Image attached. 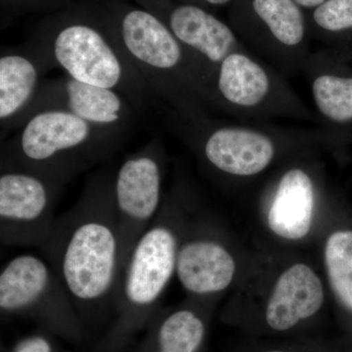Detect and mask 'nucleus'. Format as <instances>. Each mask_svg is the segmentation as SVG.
<instances>
[{
	"instance_id": "f257e3e1",
	"label": "nucleus",
	"mask_w": 352,
	"mask_h": 352,
	"mask_svg": "<svg viewBox=\"0 0 352 352\" xmlns=\"http://www.w3.org/2000/svg\"><path fill=\"white\" fill-rule=\"evenodd\" d=\"M113 180L106 173L90 178L75 205L56 217L39 248L80 315L113 305L122 276Z\"/></svg>"
},
{
	"instance_id": "f03ea898",
	"label": "nucleus",
	"mask_w": 352,
	"mask_h": 352,
	"mask_svg": "<svg viewBox=\"0 0 352 352\" xmlns=\"http://www.w3.org/2000/svg\"><path fill=\"white\" fill-rule=\"evenodd\" d=\"M31 38L67 76L116 90L138 113L156 98L132 64L102 0L75 2L50 14L38 23Z\"/></svg>"
},
{
	"instance_id": "7ed1b4c3",
	"label": "nucleus",
	"mask_w": 352,
	"mask_h": 352,
	"mask_svg": "<svg viewBox=\"0 0 352 352\" xmlns=\"http://www.w3.org/2000/svg\"><path fill=\"white\" fill-rule=\"evenodd\" d=\"M120 41L156 98L190 120L205 119L210 95L193 60L159 16L122 0H102Z\"/></svg>"
},
{
	"instance_id": "20e7f679",
	"label": "nucleus",
	"mask_w": 352,
	"mask_h": 352,
	"mask_svg": "<svg viewBox=\"0 0 352 352\" xmlns=\"http://www.w3.org/2000/svg\"><path fill=\"white\" fill-rule=\"evenodd\" d=\"M166 126L208 170L230 179L256 177L285 155L320 148L327 141L320 129L227 124L210 117L190 120L170 109Z\"/></svg>"
},
{
	"instance_id": "39448f33",
	"label": "nucleus",
	"mask_w": 352,
	"mask_h": 352,
	"mask_svg": "<svg viewBox=\"0 0 352 352\" xmlns=\"http://www.w3.org/2000/svg\"><path fill=\"white\" fill-rule=\"evenodd\" d=\"M129 134L63 111H43L2 141L0 166L32 171L67 184L113 156Z\"/></svg>"
},
{
	"instance_id": "423d86ee",
	"label": "nucleus",
	"mask_w": 352,
	"mask_h": 352,
	"mask_svg": "<svg viewBox=\"0 0 352 352\" xmlns=\"http://www.w3.org/2000/svg\"><path fill=\"white\" fill-rule=\"evenodd\" d=\"M176 196L164 197L149 228L142 234L120 276L115 305L119 320L113 344H120L153 314L175 274L183 236L182 217Z\"/></svg>"
},
{
	"instance_id": "0eeeda50",
	"label": "nucleus",
	"mask_w": 352,
	"mask_h": 352,
	"mask_svg": "<svg viewBox=\"0 0 352 352\" xmlns=\"http://www.w3.org/2000/svg\"><path fill=\"white\" fill-rule=\"evenodd\" d=\"M283 74L247 47L230 53L215 72L212 109L240 120L319 122Z\"/></svg>"
},
{
	"instance_id": "6e6552de",
	"label": "nucleus",
	"mask_w": 352,
	"mask_h": 352,
	"mask_svg": "<svg viewBox=\"0 0 352 352\" xmlns=\"http://www.w3.org/2000/svg\"><path fill=\"white\" fill-rule=\"evenodd\" d=\"M0 310L32 317L67 337L80 333L75 303L50 264L34 254H20L2 267Z\"/></svg>"
},
{
	"instance_id": "1a4fd4ad",
	"label": "nucleus",
	"mask_w": 352,
	"mask_h": 352,
	"mask_svg": "<svg viewBox=\"0 0 352 352\" xmlns=\"http://www.w3.org/2000/svg\"><path fill=\"white\" fill-rule=\"evenodd\" d=\"M235 22L243 44L256 56L284 76L302 72L309 55L307 22L294 0H247L236 9Z\"/></svg>"
},
{
	"instance_id": "9d476101",
	"label": "nucleus",
	"mask_w": 352,
	"mask_h": 352,
	"mask_svg": "<svg viewBox=\"0 0 352 352\" xmlns=\"http://www.w3.org/2000/svg\"><path fill=\"white\" fill-rule=\"evenodd\" d=\"M166 152L159 138L129 155L113 180V201L122 243V271L134 245L164 203Z\"/></svg>"
},
{
	"instance_id": "9b49d317",
	"label": "nucleus",
	"mask_w": 352,
	"mask_h": 352,
	"mask_svg": "<svg viewBox=\"0 0 352 352\" xmlns=\"http://www.w3.org/2000/svg\"><path fill=\"white\" fill-rule=\"evenodd\" d=\"M64 183L11 166H0V242L41 247L54 226Z\"/></svg>"
},
{
	"instance_id": "f8f14e48",
	"label": "nucleus",
	"mask_w": 352,
	"mask_h": 352,
	"mask_svg": "<svg viewBox=\"0 0 352 352\" xmlns=\"http://www.w3.org/2000/svg\"><path fill=\"white\" fill-rule=\"evenodd\" d=\"M50 110L72 113L97 126L127 132L138 113L116 90L87 85L66 75L41 82L34 100L18 120L16 131L36 113Z\"/></svg>"
},
{
	"instance_id": "ddd939ff",
	"label": "nucleus",
	"mask_w": 352,
	"mask_h": 352,
	"mask_svg": "<svg viewBox=\"0 0 352 352\" xmlns=\"http://www.w3.org/2000/svg\"><path fill=\"white\" fill-rule=\"evenodd\" d=\"M173 36L187 51L203 78L210 95L215 72L230 53L245 46L233 28L208 9L195 4L171 3L161 15Z\"/></svg>"
},
{
	"instance_id": "4468645a",
	"label": "nucleus",
	"mask_w": 352,
	"mask_h": 352,
	"mask_svg": "<svg viewBox=\"0 0 352 352\" xmlns=\"http://www.w3.org/2000/svg\"><path fill=\"white\" fill-rule=\"evenodd\" d=\"M56 68L31 38L0 50V132L2 141L16 131L18 120L38 94L44 76Z\"/></svg>"
},
{
	"instance_id": "2eb2a0df",
	"label": "nucleus",
	"mask_w": 352,
	"mask_h": 352,
	"mask_svg": "<svg viewBox=\"0 0 352 352\" xmlns=\"http://www.w3.org/2000/svg\"><path fill=\"white\" fill-rule=\"evenodd\" d=\"M325 302L320 277L307 263L292 264L277 278L261 311V331L296 332L316 317Z\"/></svg>"
},
{
	"instance_id": "dca6fc26",
	"label": "nucleus",
	"mask_w": 352,
	"mask_h": 352,
	"mask_svg": "<svg viewBox=\"0 0 352 352\" xmlns=\"http://www.w3.org/2000/svg\"><path fill=\"white\" fill-rule=\"evenodd\" d=\"M318 198L314 170L305 163L289 164L268 191L266 221L271 232L293 242L305 239L311 230Z\"/></svg>"
},
{
	"instance_id": "f3484780",
	"label": "nucleus",
	"mask_w": 352,
	"mask_h": 352,
	"mask_svg": "<svg viewBox=\"0 0 352 352\" xmlns=\"http://www.w3.org/2000/svg\"><path fill=\"white\" fill-rule=\"evenodd\" d=\"M182 242L175 274L183 289L197 300H207L231 286L237 271L232 252L205 232L190 233Z\"/></svg>"
},
{
	"instance_id": "a211bd4d",
	"label": "nucleus",
	"mask_w": 352,
	"mask_h": 352,
	"mask_svg": "<svg viewBox=\"0 0 352 352\" xmlns=\"http://www.w3.org/2000/svg\"><path fill=\"white\" fill-rule=\"evenodd\" d=\"M302 73L307 78L319 122L346 124L352 122V74H346L336 53H309Z\"/></svg>"
},
{
	"instance_id": "6ab92c4d",
	"label": "nucleus",
	"mask_w": 352,
	"mask_h": 352,
	"mask_svg": "<svg viewBox=\"0 0 352 352\" xmlns=\"http://www.w3.org/2000/svg\"><path fill=\"white\" fill-rule=\"evenodd\" d=\"M195 305H185L160 315L145 352H200L207 323Z\"/></svg>"
},
{
	"instance_id": "aec40b11",
	"label": "nucleus",
	"mask_w": 352,
	"mask_h": 352,
	"mask_svg": "<svg viewBox=\"0 0 352 352\" xmlns=\"http://www.w3.org/2000/svg\"><path fill=\"white\" fill-rule=\"evenodd\" d=\"M324 261L333 293L352 314V230H338L329 236Z\"/></svg>"
},
{
	"instance_id": "412c9836",
	"label": "nucleus",
	"mask_w": 352,
	"mask_h": 352,
	"mask_svg": "<svg viewBox=\"0 0 352 352\" xmlns=\"http://www.w3.org/2000/svg\"><path fill=\"white\" fill-rule=\"evenodd\" d=\"M312 22L326 36L352 30V0H326L314 9Z\"/></svg>"
},
{
	"instance_id": "4be33fe9",
	"label": "nucleus",
	"mask_w": 352,
	"mask_h": 352,
	"mask_svg": "<svg viewBox=\"0 0 352 352\" xmlns=\"http://www.w3.org/2000/svg\"><path fill=\"white\" fill-rule=\"evenodd\" d=\"M74 0H0L1 23L30 13H55L73 6Z\"/></svg>"
},
{
	"instance_id": "5701e85b",
	"label": "nucleus",
	"mask_w": 352,
	"mask_h": 352,
	"mask_svg": "<svg viewBox=\"0 0 352 352\" xmlns=\"http://www.w3.org/2000/svg\"><path fill=\"white\" fill-rule=\"evenodd\" d=\"M13 352H52V346L45 338L34 336L21 340Z\"/></svg>"
},
{
	"instance_id": "b1692460",
	"label": "nucleus",
	"mask_w": 352,
	"mask_h": 352,
	"mask_svg": "<svg viewBox=\"0 0 352 352\" xmlns=\"http://www.w3.org/2000/svg\"><path fill=\"white\" fill-rule=\"evenodd\" d=\"M247 352H331L316 344H296V346H263L254 347Z\"/></svg>"
},
{
	"instance_id": "393cba45",
	"label": "nucleus",
	"mask_w": 352,
	"mask_h": 352,
	"mask_svg": "<svg viewBox=\"0 0 352 352\" xmlns=\"http://www.w3.org/2000/svg\"><path fill=\"white\" fill-rule=\"evenodd\" d=\"M135 1L138 2V6L156 14L157 16L161 15L173 3L171 0H135Z\"/></svg>"
},
{
	"instance_id": "a878e982",
	"label": "nucleus",
	"mask_w": 352,
	"mask_h": 352,
	"mask_svg": "<svg viewBox=\"0 0 352 352\" xmlns=\"http://www.w3.org/2000/svg\"><path fill=\"white\" fill-rule=\"evenodd\" d=\"M233 0H184V3L195 4L207 9L208 6H223Z\"/></svg>"
},
{
	"instance_id": "bb28decb",
	"label": "nucleus",
	"mask_w": 352,
	"mask_h": 352,
	"mask_svg": "<svg viewBox=\"0 0 352 352\" xmlns=\"http://www.w3.org/2000/svg\"><path fill=\"white\" fill-rule=\"evenodd\" d=\"M294 1L302 8L314 9L324 3L326 0H294Z\"/></svg>"
}]
</instances>
